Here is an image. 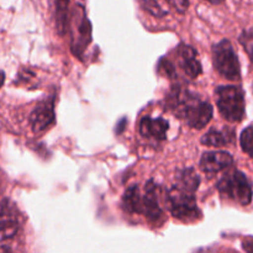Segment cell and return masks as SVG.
<instances>
[{
	"mask_svg": "<svg viewBox=\"0 0 253 253\" xmlns=\"http://www.w3.org/2000/svg\"><path fill=\"white\" fill-rule=\"evenodd\" d=\"M168 108L193 128L205 127L212 118V106L188 89L177 86L167 98Z\"/></svg>",
	"mask_w": 253,
	"mask_h": 253,
	"instance_id": "6da1fadb",
	"label": "cell"
},
{
	"mask_svg": "<svg viewBox=\"0 0 253 253\" xmlns=\"http://www.w3.org/2000/svg\"><path fill=\"white\" fill-rule=\"evenodd\" d=\"M219 113L230 123H240L246 114L245 94L240 86L222 85L215 90Z\"/></svg>",
	"mask_w": 253,
	"mask_h": 253,
	"instance_id": "7a4b0ae2",
	"label": "cell"
},
{
	"mask_svg": "<svg viewBox=\"0 0 253 253\" xmlns=\"http://www.w3.org/2000/svg\"><path fill=\"white\" fill-rule=\"evenodd\" d=\"M167 203L173 216L180 221L192 222L202 217V211L197 205L194 193L182 189L178 185L168 190Z\"/></svg>",
	"mask_w": 253,
	"mask_h": 253,
	"instance_id": "3957f363",
	"label": "cell"
},
{
	"mask_svg": "<svg viewBox=\"0 0 253 253\" xmlns=\"http://www.w3.org/2000/svg\"><path fill=\"white\" fill-rule=\"evenodd\" d=\"M217 190L222 197L240 205L251 204L253 192L249 178L241 170H232L221 178L217 183Z\"/></svg>",
	"mask_w": 253,
	"mask_h": 253,
	"instance_id": "277c9868",
	"label": "cell"
},
{
	"mask_svg": "<svg viewBox=\"0 0 253 253\" xmlns=\"http://www.w3.org/2000/svg\"><path fill=\"white\" fill-rule=\"evenodd\" d=\"M68 30L71 34L72 52L77 57H81L86 46L91 41L90 21L85 15V10L82 5H76L69 16Z\"/></svg>",
	"mask_w": 253,
	"mask_h": 253,
	"instance_id": "5b68a950",
	"label": "cell"
},
{
	"mask_svg": "<svg viewBox=\"0 0 253 253\" xmlns=\"http://www.w3.org/2000/svg\"><path fill=\"white\" fill-rule=\"evenodd\" d=\"M212 62L220 76L229 81H239L241 77L237 54L229 40H222L212 47Z\"/></svg>",
	"mask_w": 253,
	"mask_h": 253,
	"instance_id": "8992f818",
	"label": "cell"
},
{
	"mask_svg": "<svg viewBox=\"0 0 253 253\" xmlns=\"http://www.w3.org/2000/svg\"><path fill=\"white\" fill-rule=\"evenodd\" d=\"M20 229L19 214L9 199L0 202V245L14 239Z\"/></svg>",
	"mask_w": 253,
	"mask_h": 253,
	"instance_id": "52a82bcc",
	"label": "cell"
},
{
	"mask_svg": "<svg viewBox=\"0 0 253 253\" xmlns=\"http://www.w3.org/2000/svg\"><path fill=\"white\" fill-rule=\"evenodd\" d=\"M141 215L146 217L150 222L160 221L163 216V210L158 202L157 185L150 180L146 184L145 192L142 193V205H141Z\"/></svg>",
	"mask_w": 253,
	"mask_h": 253,
	"instance_id": "ba28073f",
	"label": "cell"
},
{
	"mask_svg": "<svg viewBox=\"0 0 253 253\" xmlns=\"http://www.w3.org/2000/svg\"><path fill=\"white\" fill-rule=\"evenodd\" d=\"M54 121V100L46 99L40 103L30 115V125L35 133L46 131Z\"/></svg>",
	"mask_w": 253,
	"mask_h": 253,
	"instance_id": "9c48e42d",
	"label": "cell"
},
{
	"mask_svg": "<svg viewBox=\"0 0 253 253\" xmlns=\"http://www.w3.org/2000/svg\"><path fill=\"white\" fill-rule=\"evenodd\" d=\"M178 54V66L183 71V73L189 79H195L202 74L203 68L199 58H198V52L189 44L182 43L177 49Z\"/></svg>",
	"mask_w": 253,
	"mask_h": 253,
	"instance_id": "30bf717a",
	"label": "cell"
},
{
	"mask_svg": "<svg viewBox=\"0 0 253 253\" xmlns=\"http://www.w3.org/2000/svg\"><path fill=\"white\" fill-rule=\"evenodd\" d=\"M234 162V158L225 151H210L205 152L200 158V169L207 174H216L226 169Z\"/></svg>",
	"mask_w": 253,
	"mask_h": 253,
	"instance_id": "8fae6325",
	"label": "cell"
},
{
	"mask_svg": "<svg viewBox=\"0 0 253 253\" xmlns=\"http://www.w3.org/2000/svg\"><path fill=\"white\" fill-rule=\"evenodd\" d=\"M169 128L167 121L162 118H151L145 116L140 121L138 131L145 138L155 141H165L167 138V131Z\"/></svg>",
	"mask_w": 253,
	"mask_h": 253,
	"instance_id": "7c38bea8",
	"label": "cell"
},
{
	"mask_svg": "<svg viewBox=\"0 0 253 253\" xmlns=\"http://www.w3.org/2000/svg\"><path fill=\"white\" fill-rule=\"evenodd\" d=\"M141 205H142V193L137 185H132L125 192L123 198V207L128 214L141 215Z\"/></svg>",
	"mask_w": 253,
	"mask_h": 253,
	"instance_id": "4fadbf2b",
	"label": "cell"
},
{
	"mask_svg": "<svg viewBox=\"0 0 253 253\" xmlns=\"http://www.w3.org/2000/svg\"><path fill=\"white\" fill-rule=\"evenodd\" d=\"M202 143L204 146H210V147H222L227 143H231L234 141V132L231 131H219V130H210L202 137Z\"/></svg>",
	"mask_w": 253,
	"mask_h": 253,
	"instance_id": "5bb4252c",
	"label": "cell"
},
{
	"mask_svg": "<svg viewBox=\"0 0 253 253\" xmlns=\"http://www.w3.org/2000/svg\"><path fill=\"white\" fill-rule=\"evenodd\" d=\"M199 184L200 178L193 168H185V169L180 170L177 177V185L182 189L195 193L199 188Z\"/></svg>",
	"mask_w": 253,
	"mask_h": 253,
	"instance_id": "9a60e30c",
	"label": "cell"
},
{
	"mask_svg": "<svg viewBox=\"0 0 253 253\" xmlns=\"http://www.w3.org/2000/svg\"><path fill=\"white\" fill-rule=\"evenodd\" d=\"M54 11H56V24L57 30L63 36L68 27V6L69 0H53Z\"/></svg>",
	"mask_w": 253,
	"mask_h": 253,
	"instance_id": "2e32d148",
	"label": "cell"
},
{
	"mask_svg": "<svg viewBox=\"0 0 253 253\" xmlns=\"http://www.w3.org/2000/svg\"><path fill=\"white\" fill-rule=\"evenodd\" d=\"M240 143H241L242 151L253 157V126H250L242 131Z\"/></svg>",
	"mask_w": 253,
	"mask_h": 253,
	"instance_id": "e0dca14e",
	"label": "cell"
},
{
	"mask_svg": "<svg viewBox=\"0 0 253 253\" xmlns=\"http://www.w3.org/2000/svg\"><path fill=\"white\" fill-rule=\"evenodd\" d=\"M141 4H142V6L150 14L155 15V16H162V15H165V11L161 9V6L158 5V2H156V0H141Z\"/></svg>",
	"mask_w": 253,
	"mask_h": 253,
	"instance_id": "ac0fdd59",
	"label": "cell"
},
{
	"mask_svg": "<svg viewBox=\"0 0 253 253\" xmlns=\"http://www.w3.org/2000/svg\"><path fill=\"white\" fill-rule=\"evenodd\" d=\"M167 1L170 6L174 7L180 14H184L189 6V0H167Z\"/></svg>",
	"mask_w": 253,
	"mask_h": 253,
	"instance_id": "d6986e66",
	"label": "cell"
},
{
	"mask_svg": "<svg viewBox=\"0 0 253 253\" xmlns=\"http://www.w3.org/2000/svg\"><path fill=\"white\" fill-rule=\"evenodd\" d=\"M244 249L249 252H253V242L251 244V242H249V241H245Z\"/></svg>",
	"mask_w": 253,
	"mask_h": 253,
	"instance_id": "ffe728a7",
	"label": "cell"
},
{
	"mask_svg": "<svg viewBox=\"0 0 253 253\" xmlns=\"http://www.w3.org/2000/svg\"><path fill=\"white\" fill-rule=\"evenodd\" d=\"M207 1L211 2V4H215V5H217V4H221V2L224 1V0H207Z\"/></svg>",
	"mask_w": 253,
	"mask_h": 253,
	"instance_id": "44dd1931",
	"label": "cell"
},
{
	"mask_svg": "<svg viewBox=\"0 0 253 253\" xmlns=\"http://www.w3.org/2000/svg\"><path fill=\"white\" fill-rule=\"evenodd\" d=\"M250 57H251V61H252V63H253V47L251 48V51H250Z\"/></svg>",
	"mask_w": 253,
	"mask_h": 253,
	"instance_id": "7402d4cb",
	"label": "cell"
}]
</instances>
